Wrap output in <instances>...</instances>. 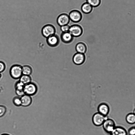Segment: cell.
<instances>
[{"label": "cell", "instance_id": "5bb4252c", "mask_svg": "<svg viewBox=\"0 0 135 135\" xmlns=\"http://www.w3.org/2000/svg\"><path fill=\"white\" fill-rule=\"evenodd\" d=\"M60 38L62 41L66 44L70 43L73 39V37L69 32H62Z\"/></svg>", "mask_w": 135, "mask_h": 135}, {"label": "cell", "instance_id": "44dd1931", "mask_svg": "<svg viewBox=\"0 0 135 135\" xmlns=\"http://www.w3.org/2000/svg\"><path fill=\"white\" fill-rule=\"evenodd\" d=\"M13 104L17 106H21V101L20 98L16 97H14L13 99Z\"/></svg>", "mask_w": 135, "mask_h": 135}, {"label": "cell", "instance_id": "2e32d148", "mask_svg": "<svg viewBox=\"0 0 135 135\" xmlns=\"http://www.w3.org/2000/svg\"><path fill=\"white\" fill-rule=\"evenodd\" d=\"M93 7L89 3L86 2L83 3L81 7V10L84 13L88 14L91 12Z\"/></svg>", "mask_w": 135, "mask_h": 135}, {"label": "cell", "instance_id": "ba28073f", "mask_svg": "<svg viewBox=\"0 0 135 135\" xmlns=\"http://www.w3.org/2000/svg\"><path fill=\"white\" fill-rule=\"evenodd\" d=\"M69 15L66 13H62L60 15L57 17L56 22L60 26L67 25L70 22Z\"/></svg>", "mask_w": 135, "mask_h": 135}, {"label": "cell", "instance_id": "4316f807", "mask_svg": "<svg viewBox=\"0 0 135 135\" xmlns=\"http://www.w3.org/2000/svg\"><path fill=\"white\" fill-rule=\"evenodd\" d=\"M15 93L16 94L19 96L22 97L25 94V93L23 89H15Z\"/></svg>", "mask_w": 135, "mask_h": 135}, {"label": "cell", "instance_id": "8992f818", "mask_svg": "<svg viewBox=\"0 0 135 135\" xmlns=\"http://www.w3.org/2000/svg\"><path fill=\"white\" fill-rule=\"evenodd\" d=\"M69 16L70 20L74 23H78L81 21L83 17L81 12L76 9L71 11L69 13Z\"/></svg>", "mask_w": 135, "mask_h": 135}, {"label": "cell", "instance_id": "f546056e", "mask_svg": "<svg viewBox=\"0 0 135 135\" xmlns=\"http://www.w3.org/2000/svg\"><path fill=\"white\" fill-rule=\"evenodd\" d=\"M133 113L135 114V108L134 110Z\"/></svg>", "mask_w": 135, "mask_h": 135}, {"label": "cell", "instance_id": "277c9868", "mask_svg": "<svg viewBox=\"0 0 135 135\" xmlns=\"http://www.w3.org/2000/svg\"><path fill=\"white\" fill-rule=\"evenodd\" d=\"M103 129L107 133L110 134L115 126V122L111 119L107 118L103 124Z\"/></svg>", "mask_w": 135, "mask_h": 135}, {"label": "cell", "instance_id": "484cf974", "mask_svg": "<svg viewBox=\"0 0 135 135\" xmlns=\"http://www.w3.org/2000/svg\"><path fill=\"white\" fill-rule=\"evenodd\" d=\"M6 65L4 62L0 61V73L3 72L6 69Z\"/></svg>", "mask_w": 135, "mask_h": 135}, {"label": "cell", "instance_id": "7a4b0ae2", "mask_svg": "<svg viewBox=\"0 0 135 135\" xmlns=\"http://www.w3.org/2000/svg\"><path fill=\"white\" fill-rule=\"evenodd\" d=\"M56 30L55 27L52 25L48 24L44 26L41 30L42 35L46 38L55 34Z\"/></svg>", "mask_w": 135, "mask_h": 135}, {"label": "cell", "instance_id": "d6986e66", "mask_svg": "<svg viewBox=\"0 0 135 135\" xmlns=\"http://www.w3.org/2000/svg\"><path fill=\"white\" fill-rule=\"evenodd\" d=\"M19 79V80L24 85L31 82L32 78L30 75H22Z\"/></svg>", "mask_w": 135, "mask_h": 135}, {"label": "cell", "instance_id": "52a82bcc", "mask_svg": "<svg viewBox=\"0 0 135 135\" xmlns=\"http://www.w3.org/2000/svg\"><path fill=\"white\" fill-rule=\"evenodd\" d=\"M105 116L98 112L95 113L92 117V122L94 124L98 126L102 125L104 121L107 118Z\"/></svg>", "mask_w": 135, "mask_h": 135}, {"label": "cell", "instance_id": "4fadbf2b", "mask_svg": "<svg viewBox=\"0 0 135 135\" xmlns=\"http://www.w3.org/2000/svg\"><path fill=\"white\" fill-rule=\"evenodd\" d=\"M21 105L24 107L30 106L32 102V99L31 96L25 94L20 98Z\"/></svg>", "mask_w": 135, "mask_h": 135}, {"label": "cell", "instance_id": "cb8c5ba5", "mask_svg": "<svg viewBox=\"0 0 135 135\" xmlns=\"http://www.w3.org/2000/svg\"><path fill=\"white\" fill-rule=\"evenodd\" d=\"M70 26L68 25L60 26V29L62 32H69Z\"/></svg>", "mask_w": 135, "mask_h": 135}, {"label": "cell", "instance_id": "e0dca14e", "mask_svg": "<svg viewBox=\"0 0 135 135\" xmlns=\"http://www.w3.org/2000/svg\"><path fill=\"white\" fill-rule=\"evenodd\" d=\"M126 122L128 124H133L135 123V114L133 113L128 114L126 117Z\"/></svg>", "mask_w": 135, "mask_h": 135}, {"label": "cell", "instance_id": "7c38bea8", "mask_svg": "<svg viewBox=\"0 0 135 135\" xmlns=\"http://www.w3.org/2000/svg\"><path fill=\"white\" fill-rule=\"evenodd\" d=\"M110 134L111 135H128L126 130L120 126H115Z\"/></svg>", "mask_w": 135, "mask_h": 135}, {"label": "cell", "instance_id": "603a6c76", "mask_svg": "<svg viewBox=\"0 0 135 135\" xmlns=\"http://www.w3.org/2000/svg\"><path fill=\"white\" fill-rule=\"evenodd\" d=\"M6 108L5 106L0 105V117L4 115L6 112Z\"/></svg>", "mask_w": 135, "mask_h": 135}, {"label": "cell", "instance_id": "7402d4cb", "mask_svg": "<svg viewBox=\"0 0 135 135\" xmlns=\"http://www.w3.org/2000/svg\"><path fill=\"white\" fill-rule=\"evenodd\" d=\"M25 85L20 81H17L15 83V89L23 90Z\"/></svg>", "mask_w": 135, "mask_h": 135}, {"label": "cell", "instance_id": "30bf717a", "mask_svg": "<svg viewBox=\"0 0 135 135\" xmlns=\"http://www.w3.org/2000/svg\"><path fill=\"white\" fill-rule=\"evenodd\" d=\"M60 42L58 36L55 34L51 36L46 38V42L49 46L54 47L58 45Z\"/></svg>", "mask_w": 135, "mask_h": 135}, {"label": "cell", "instance_id": "6da1fadb", "mask_svg": "<svg viewBox=\"0 0 135 135\" xmlns=\"http://www.w3.org/2000/svg\"><path fill=\"white\" fill-rule=\"evenodd\" d=\"M9 72L12 78L15 79H20L23 75L22 66L18 64L13 65L10 68Z\"/></svg>", "mask_w": 135, "mask_h": 135}, {"label": "cell", "instance_id": "8fae6325", "mask_svg": "<svg viewBox=\"0 0 135 135\" xmlns=\"http://www.w3.org/2000/svg\"><path fill=\"white\" fill-rule=\"evenodd\" d=\"M98 110L99 113L105 116H107L109 113L110 108L107 104L102 103L99 105Z\"/></svg>", "mask_w": 135, "mask_h": 135}, {"label": "cell", "instance_id": "5b68a950", "mask_svg": "<svg viewBox=\"0 0 135 135\" xmlns=\"http://www.w3.org/2000/svg\"><path fill=\"white\" fill-rule=\"evenodd\" d=\"M69 32L73 37H78L82 34L83 29L80 25L74 24L70 26Z\"/></svg>", "mask_w": 135, "mask_h": 135}, {"label": "cell", "instance_id": "4dcf8cb0", "mask_svg": "<svg viewBox=\"0 0 135 135\" xmlns=\"http://www.w3.org/2000/svg\"></svg>", "mask_w": 135, "mask_h": 135}, {"label": "cell", "instance_id": "3957f363", "mask_svg": "<svg viewBox=\"0 0 135 135\" xmlns=\"http://www.w3.org/2000/svg\"><path fill=\"white\" fill-rule=\"evenodd\" d=\"M23 90L25 94L31 96L36 94L37 91V87L35 83L31 82L25 85Z\"/></svg>", "mask_w": 135, "mask_h": 135}, {"label": "cell", "instance_id": "d4e9b609", "mask_svg": "<svg viewBox=\"0 0 135 135\" xmlns=\"http://www.w3.org/2000/svg\"><path fill=\"white\" fill-rule=\"evenodd\" d=\"M127 133L128 135H135V127H132L129 128Z\"/></svg>", "mask_w": 135, "mask_h": 135}, {"label": "cell", "instance_id": "f1b7e54d", "mask_svg": "<svg viewBox=\"0 0 135 135\" xmlns=\"http://www.w3.org/2000/svg\"><path fill=\"white\" fill-rule=\"evenodd\" d=\"M2 77V75L1 73H0V79Z\"/></svg>", "mask_w": 135, "mask_h": 135}, {"label": "cell", "instance_id": "9a60e30c", "mask_svg": "<svg viewBox=\"0 0 135 135\" xmlns=\"http://www.w3.org/2000/svg\"><path fill=\"white\" fill-rule=\"evenodd\" d=\"M75 48L77 52L83 54L86 52L87 50L86 45L82 42L78 43L76 45Z\"/></svg>", "mask_w": 135, "mask_h": 135}, {"label": "cell", "instance_id": "ffe728a7", "mask_svg": "<svg viewBox=\"0 0 135 135\" xmlns=\"http://www.w3.org/2000/svg\"><path fill=\"white\" fill-rule=\"evenodd\" d=\"M86 2L93 7H95L100 5L101 3V0H86Z\"/></svg>", "mask_w": 135, "mask_h": 135}, {"label": "cell", "instance_id": "ac0fdd59", "mask_svg": "<svg viewBox=\"0 0 135 135\" xmlns=\"http://www.w3.org/2000/svg\"><path fill=\"white\" fill-rule=\"evenodd\" d=\"M32 69L31 67L28 65H25L22 66L23 75H30L32 73Z\"/></svg>", "mask_w": 135, "mask_h": 135}, {"label": "cell", "instance_id": "9c48e42d", "mask_svg": "<svg viewBox=\"0 0 135 135\" xmlns=\"http://www.w3.org/2000/svg\"><path fill=\"white\" fill-rule=\"evenodd\" d=\"M85 60V56L84 54L77 52L73 56V61L74 64L78 65L83 64Z\"/></svg>", "mask_w": 135, "mask_h": 135}, {"label": "cell", "instance_id": "83f0119b", "mask_svg": "<svg viewBox=\"0 0 135 135\" xmlns=\"http://www.w3.org/2000/svg\"><path fill=\"white\" fill-rule=\"evenodd\" d=\"M1 135H10L9 134H7V133H3V134H1Z\"/></svg>", "mask_w": 135, "mask_h": 135}]
</instances>
